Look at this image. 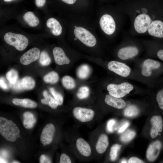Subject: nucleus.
<instances>
[{
	"instance_id": "nucleus-18",
	"label": "nucleus",
	"mask_w": 163,
	"mask_h": 163,
	"mask_svg": "<svg viewBox=\"0 0 163 163\" xmlns=\"http://www.w3.org/2000/svg\"><path fill=\"white\" fill-rule=\"evenodd\" d=\"M76 146L79 152L83 155L88 157L91 153V149L89 144L82 138H78L76 142Z\"/></svg>"
},
{
	"instance_id": "nucleus-19",
	"label": "nucleus",
	"mask_w": 163,
	"mask_h": 163,
	"mask_svg": "<svg viewBox=\"0 0 163 163\" xmlns=\"http://www.w3.org/2000/svg\"><path fill=\"white\" fill-rule=\"evenodd\" d=\"M47 27L50 29L52 34L56 36L60 35L62 32V28L59 22L54 18H50L46 21Z\"/></svg>"
},
{
	"instance_id": "nucleus-17",
	"label": "nucleus",
	"mask_w": 163,
	"mask_h": 163,
	"mask_svg": "<svg viewBox=\"0 0 163 163\" xmlns=\"http://www.w3.org/2000/svg\"><path fill=\"white\" fill-rule=\"evenodd\" d=\"M105 102L108 105L118 109L124 108L126 105L125 101L121 98H118L107 94L104 100Z\"/></svg>"
},
{
	"instance_id": "nucleus-49",
	"label": "nucleus",
	"mask_w": 163,
	"mask_h": 163,
	"mask_svg": "<svg viewBox=\"0 0 163 163\" xmlns=\"http://www.w3.org/2000/svg\"><path fill=\"white\" fill-rule=\"evenodd\" d=\"M77 27L76 26H75V28H76V27Z\"/></svg>"
},
{
	"instance_id": "nucleus-6",
	"label": "nucleus",
	"mask_w": 163,
	"mask_h": 163,
	"mask_svg": "<svg viewBox=\"0 0 163 163\" xmlns=\"http://www.w3.org/2000/svg\"><path fill=\"white\" fill-rule=\"evenodd\" d=\"M72 113L76 119L82 122H86L92 120L95 113L91 109L76 107L74 108Z\"/></svg>"
},
{
	"instance_id": "nucleus-21",
	"label": "nucleus",
	"mask_w": 163,
	"mask_h": 163,
	"mask_svg": "<svg viewBox=\"0 0 163 163\" xmlns=\"http://www.w3.org/2000/svg\"><path fill=\"white\" fill-rule=\"evenodd\" d=\"M21 91L29 90L33 89L35 86V83L31 77L26 76L19 80Z\"/></svg>"
},
{
	"instance_id": "nucleus-11",
	"label": "nucleus",
	"mask_w": 163,
	"mask_h": 163,
	"mask_svg": "<svg viewBox=\"0 0 163 163\" xmlns=\"http://www.w3.org/2000/svg\"><path fill=\"white\" fill-rule=\"evenodd\" d=\"M162 147V143L159 140L151 143L149 145L146 152L147 160L151 162L154 161L158 157Z\"/></svg>"
},
{
	"instance_id": "nucleus-46",
	"label": "nucleus",
	"mask_w": 163,
	"mask_h": 163,
	"mask_svg": "<svg viewBox=\"0 0 163 163\" xmlns=\"http://www.w3.org/2000/svg\"><path fill=\"white\" fill-rule=\"evenodd\" d=\"M65 3L69 5H72L74 4L76 0H61Z\"/></svg>"
},
{
	"instance_id": "nucleus-14",
	"label": "nucleus",
	"mask_w": 163,
	"mask_h": 163,
	"mask_svg": "<svg viewBox=\"0 0 163 163\" xmlns=\"http://www.w3.org/2000/svg\"><path fill=\"white\" fill-rule=\"evenodd\" d=\"M149 34L153 36L163 37V22L156 20L150 23L148 29Z\"/></svg>"
},
{
	"instance_id": "nucleus-38",
	"label": "nucleus",
	"mask_w": 163,
	"mask_h": 163,
	"mask_svg": "<svg viewBox=\"0 0 163 163\" xmlns=\"http://www.w3.org/2000/svg\"><path fill=\"white\" fill-rule=\"evenodd\" d=\"M116 123V120L114 119L109 120L107 123V129L109 132L111 133L113 131V126Z\"/></svg>"
},
{
	"instance_id": "nucleus-2",
	"label": "nucleus",
	"mask_w": 163,
	"mask_h": 163,
	"mask_svg": "<svg viewBox=\"0 0 163 163\" xmlns=\"http://www.w3.org/2000/svg\"><path fill=\"white\" fill-rule=\"evenodd\" d=\"M4 39L8 44L20 51L24 50L28 43V39L24 35L12 32L6 33L4 36Z\"/></svg>"
},
{
	"instance_id": "nucleus-44",
	"label": "nucleus",
	"mask_w": 163,
	"mask_h": 163,
	"mask_svg": "<svg viewBox=\"0 0 163 163\" xmlns=\"http://www.w3.org/2000/svg\"><path fill=\"white\" fill-rule=\"evenodd\" d=\"M0 85L1 88L3 89L6 90L8 89L7 86L2 77L0 78Z\"/></svg>"
},
{
	"instance_id": "nucleus-27",
	"label": "nucleus",
	"mask_w": 163,
	"mask_h": 163,
	"mask_svg": "<svg viewBox=\"0 0 163 163\" xmlns=\"http://www.w3.org/2000/svg\"><path fill=\"white\" fill-rule=\"evenodd\" d=\"M59 80V75L55 71H52L49 72L43 78V80L45 82L50 84L56 83L58 82Z\"/></svg>"
},
{
	"instance_id": "nucleus-45",
	"label": "nucleus",
	"mask_w": 163,
	"mask_h": 163,
	"mask_svg": "<svg viewBox=\"0 0 163 163\" xmlns=\"http://www.w3.org/2000/svg\"><path fill=\"white\" fill-rule=\"evenodd\" d=\"M158 57L163 61V50H161L158 51L157 53Z\"/></svg>"
},
{
	"instance_id": "nucleus-22",
	"label": "nucleus",
	"mask_w": 163,
	"mask_h": 163,
	"mask_svg": "<svg viewBox=\"0 0 163 163\" xmlns=\"http://www.w3.org/2000/svg\"><path fill=\"white\" fill-rule=\"evenodd\" d=\"M23 124L24 127L30 129L32 128L36 121V119L31 113L26 112L23 114Z\"/></svg>"
},
{
	"instance_id": "nucleus-7",
	"label": "nucleus",
	"mask_w": 163,
	"mask_h": 163,
	"mask_svg": "<svg viewBox=\"0 0 163 163\" xmlns=\"http://www.w3.org/2000/svg\"><path fill=\"white\" fill-rule=\"evenodd\" d=\"M151 22V19L148 15L145 14H139L135 20L134 28L137 32L144 33L148 29Z\"/></svg>"
},
{
	"instance_id": "nucleus-29",
	"label": "nucleus",
	"mask_w": 163,
	"mask_h": 163,
	"mask_svg": "<svg viewBox=\"0 0 163 163\" xmlns=\"http://www.w3.org/2000/svg\"><path fill=\"white\" fill-rule=\"evenodd\" d=\"M135 135L136 133L134 131L128 129L121 136L120 140L123 142H127L131 140Z\"/></svg>"
},
{
	"instance_id": "nucleus-39",
	"label": "nucleus",
	"mask_w": 163,
	"mask_h": 163,
	"mask_svg": "<svg viewBox=\"0 0 163 163\" xmlns=\"http://www.w3.org/2000/svg\"><path fill=\"white\" fill-rule=\"evenodd\" d=\"M129 163H144L140 159L136 157H132L130 158L128 161Z\"/></svg>"
},
{
	"instance_id": "nucleus-25",
	"label": "nucleus",
	"mask_w": 163,
	"mask_h": 163,
	"mask_svg": "<svg viewBox=\"0 0 163 163\" xmlns=\"http://www.w3.org/2000/svg\"><path fill=\"white\" fill-rule=\"evenodd\" d=\"M91 72L90 67L87 65L84 64L81 66L77 71V75L80 79H84L87 78Z\"/></svg>"
},
{
	"instance_id": "nucleus-36",
	"label": "nucleus",
	"mask_w": 163,
	"mask_h": 163,
	"mask_svg": "<svg viewBox=\"0 0 163 163\" xmlns=\"http://www.w3.org/2000/svg\"><path fill=\"white\" fill-rule=\"evenodd\" d=\"M156 100L159 107L163 110V88L161 89L157 93Z\"/></svg>"
},
{
	"instance_id": "nucleus-5",
	"label": "nucleus",
	"mask_w": 163,
	"mask_h": 163,
	"mask_svg": "<svg viewBox=\"0 0 163 163\" xmlns=\"http://www.w3.org/2000/svg\"><path fill=\"white\" fill-rule=\"evenodd\" d=\"M107 66L110 70L124 77L128 76L131 72L130 67L128 65L116 61L109 62L107 64Z\"/></svg>"
},
{
	"instance_id": "nucleus-15",
	"label": "nucleus",
	"mask_w": 163,
	"mask_h": 163,
	"mask_svg": "<svg viewBox=\"0 0 163 163\" xmlns=\"http://www.w3.org/2000/svg\"><path fill=\"white\" fill-rule=\"evenodd\" d=\"M138 53V49L134 46H128L120 49L118 51L119 58L122 60H126L136 56Z\"/></svg>"
},
{
	"instance_id": "nucleus-33",
	"label": "nucleus",
	"mask_w": 163,
	"mask_h": 163,
	"mask_svg": "<svg viewBox=\"0 0 163 163\" xmlns=\"http://www.w3.org/2000/svg\"><path fill=\"white\" fill-rule=\"evenodd\" d=\"M121 146V145L115 144L111 147L110 152V155L112 161H114L116 159L117 156L118 152Z\"/></svg>"
},
{
	"instance_id": "nucleus-26",
	"label": "nucleus",
	"mask_w": 163,
	"mask_h": 163,
	"mask_svg": "<svg viewBox=\"0 0 163 163\" xmlns=\"http://www.w3.org/2000/svg\"><path fill=\"white\" fill-rule=\"evenodd\" d=\"M62 83L63 86L66 89L71 90L74 88L76 86L74 79L71 76L66 75L62 79Z\"/></svg>"
},
{
	"instance_id": "nucleus-30",
	"label": "nucleus",
	"mask_w": 163,
	"mask_h": 163,
	"mask_svg": "<svg viewBox=\"0 0 163 163\" xmlns=\"http://www.w3.org/2000/svg\"><path fill=\"white\" fill-rule=\"evenodd\" d=\"M90 91L89 88L87 86H82L78 90L76 95L80 99H83L88 97Z\"/></svg>"
},
{
	"instance_id": "nucleus-34",
	"label": "nucleus",
	"mask_w": 163,
	"mask_h": 163,
	"mask_svg": "<svg viewBox=\"0 0 163 163\" xmlns=\"http://www.w3.org/2000/svg\"><path fill=\"white\" fill-rule=\"evenodd\" d=\"M50 91L54 97L55 99L57 102L58 105H61L63 101V98L62 95L59 92L56 91L53 88H50Z\"/></svg>"
},
{
	"instance_id": "nucleus-48",
	"label": "nucleus",
	"mask_w": 163,
	"mask_h": 163,
	"mask_svg": "<svg viewBox=\"0 0 163 163\" xmlns=\"http://www.w3.org/2000/svg\"><path fill=\"white\" fill-rule=\"evenodd\" d=\"M5 2H8L10 1H11L12 0H3Z\"/></svg>"
},
{
	"instance_id": "nucleus-43",
	"label": "nucleus",
	"mask_w": 163,
	"mask_h": 163,
	"mask_svg": "<svg viewBox=\"0 0 163 163\" xmlns=\"http://www.w3.org/2000/svg\"><path fill=\"white\" fill-rule=\"evenodd\" d=\"M46 0H35V4L38 7H41L45 4Z\"/></svg>"
},
{
	"instance_id": "nucleus-20",
	"label": "nucleus",
	"mask_w": 163,
	"mask_h": 163,
	"mask_svg": "<svg viewBox=\"0 0 163 163\" xmlns=\"http://www.w3.org/2000/svg\"><path fill=\"white\" fill-rule=\"evenodd\" d=\"M109 145V141L107 136L105 134H101L99 137L96 145V149L99 154L104 153Z\"/></svg>"
},
{
	"instance_id": "nucleus-12",
	"label": "nucleus",
	"mask_w": 163,
	"mask_h": 163,
	"mask_svg": "<svg viewBox=\"0 0 163 163\" xmlns=\"http://www.w3.org/2000/svg\"><path fill=\"white\" fill-rule=\"evenodd\" d=\"M161 66L159 62L151 59H147L143 62L141 69L143 76L149 77L152 74V70L159 68Z\"/></svg>"
},
{
	"instance_id": "nucleus-42",
	"label": "nucleus",
	"mask_w": 163,
	"mask_h": 163,
	"mask_svg": "<svg viewBox=\"0 0 163 163\" xmlns=\"http://www.w3.org/2000/svg\"><path fill=\"white\" fill-rule=\"evenodd\" d=\"M40 163H51L50 161L46 156L44 155H41L40 157Z\"/></svg>"
},
{
	"instance_id": "nucleus-4",
	"label": "nucleus",
	"mask_w": 163,
	"mask_h": 163,
	"mask_svg": "<svg viewBox=\"0 0 163 163\" xmlns=\"http://www.w3.org/2000/svg\"><path fill=\"white\" fill-rule=\"evenodd\" d=\"M76 37L86 46L93 47L96 44V39L90 31L82 27H77L74 31Z\"/></svg>"
},
{
	"instance_id": "nucleus-23",
	"label": "nucleus",
	"mask_w": 163,
	"mask_h": 163,
	"mask_svg": "<svg viewBox=\"0 0 163 163\" xmlns=\"http://www.w3.org/2000/svg\"><path fill=\"white\" fill-rule=\"evenodd\" d=\"M23 18L29 26L32 27H36L39 23V19L31 11L25 13L23 16Z\"/></svg>"
},
{
	"instance_id": "nucleus-16",
	"label": "nucleus",
	"mask_w": 163,
	"mask_h": 163,
	"mask_svg": "<svg viewBox=\"0 0 163 163\" xmlns=\"http://www.w3.org/2000/svg\"><path fill=\"white\" fill-rule=\"evenodd\" d=\"M55 63L59 65L69 63L70 60L65 54L63 50L59 47H55L53 51Z\"/></svg>"
},
{
	"instance_id": "nucleus-24",
	"label": "nucleus",
	"mask_w": 163,
	"mask_h": 163,
	"mask_svg": "<svg viewBox=\"0 0 163 163\" xmlns=\"http://www.w3.org/2000/svg\"><path fill=\"white\" fill-rule=\"evenodd\" d=\"M43 95L44 98L42 99L41 100L42 104L48 105L53 109L57 108L59 105L55 99L49 94L47 91H43Z\"/></svg>"
},
{
	"instance_id": "nucleus-8",
	"label": "nucleus",
	"mask_w": 163,
	"mask_h": 163,
	"mask_svg": "<svg viewBox=\"0 0 163 163\" xmlns=\"http://www.w3.org/2000/svg\"><path fill=\"white\" fill-rule=\"evenodd\" d=\"M99 24L101 29L106 34L111 35L114 32L115 23L111 15L108 14L103 15L100 18Z\"/></svg>"
},
{
	"instance_id": "nucleus-40",
	"label": "nucleus",
	"mask_w": 163,
	"mask_h": 163,
	"mask_svg": "<svg viewBox=\"0 0 163 163\" xmlns=\"http://www.w3.org/2000/svg\"><path fill=\"white\" fill-rule=\"evenodd\" d=\"M23 101V99L14 98L12 100L13 103L17 106H22Z\"/></svg>"
},
{
	"instance_id": "nucleus-32",
	"label": "nucleus",
	"mask_w": 163,
	"mask_h": 163,
	"mask_svg": "<svg viewBox=\"0 0 163 163\" xmlns=\"http://www.w3.org/2000/svg\"><path fill=\"white\" fill-rule=\"evenodd\" d=\"M6 77L11 84H14L18 80V73L16 70L12 69L7 72L6 74Z\"/></svg>"
},
{
	"instance_id": "nucleus-35",
	"label": "nucleus",
	"mask_w": 163,
	"mask_h": 163,
	"mask_svg": "<svg viewBox=\"0 0 163 163\" xmlns=\"http://www.w3.org/2000/svg\"><path fill=\"white\" fill-rule=\"evenodd\" d=\"M37 106L36 102L30 99L25 98L23 99V101L21 107L27 108H33Z\"/></svg>"
},
{
	"instance_id": "nucleus-10",
	"label": "nucleus",
	"mask_w": 163,
	"mask_h": 163,
	"mask_svg": "<svg viewBox=\"0 0 163 163\" xmlns=\"http://www.w3.org/2000/svg\"><path fill=\"white\" fill-rule=\"evenodd\" d=\"M40 51L36 47L32 48L24 53L21 57L20 62L23 65H27L37 60L40 55Z\"/></svg>"
},
{
	"instance_id": "nucleus-31",
	"label": "nucleus",
	"mask_w": 163,
	"mask_h": 163,
	"mask_svg": "<svg viewBox=\"0 0 163 163\" xmlns=\"http://www.w3.org/2000/svg\"><path fill=\"white\" fill-rule=\"evenodd\" d=\"M39 61L40 65L43 66H47L50 64L51 59L46 52L43 51L41 53Z\"/></svg>"
},
{
	"instance_id": "nucleus-1",
	"label": "nucleus",
	"mask_w": 163,
	"mask_h": 163,
	"mask_svg": "<svg viewBox=\"0 0 163 163\" xmlns=\"http://www.w3.org/2000/svg\"><path fill=\"white\" fill-rule=\"evenodd\" d=\"M0 133L7 140L14 142L19 138L20 130L12 120L3 117H0Z\"/></svg>"
},
{
	"instance_id": "nucleus-13",
	"label": "nucleus",
	"mask_w": 163,
	"mask_h": 163,
	"mask_svg": "<svg viewBox=\"0 0 163 163\" xmlns=\"http://www.w3.org/2000/svg\"><path fill=\"white\" fill-rule=\"evenodd\" d=\"M152 128L150 135L152 138L156 137L159 133L161 132L163 128V121L161 116L155 115L153 116L150 120Z\"/></svg>"
},
{
	"instance_id": "nucleus-41",
	"label": "nucleus",
	"mask_w": 163,
	"mask_h": 163,
	"mask_svg": "<svg viewBox=\"0 0 163 163\" xmlns=\"http://www.w3.org/2000/svg\"><path fill=\"white\" fill-rule=\"evenodd\" d=\"M129 125V123L128 122H126L118 130L119 133H121L124 131Z\"/></svg>"
},
{
	"instance_id": "nucleus-3",
	"label": "nucleus",
	"mask_w": 163,
	"mask_h": 163,
	"mask_svg": "<svg viewBox=\"0 0 163 163\" xmlns=\"http://www.w3.org/2000/svg\"><path fill=\"white\" fill-rule=\"evenodd\" d=\"M133 88V85L127 82H123L119 84H110L107 87L110 95L121 98L128 94Z\"/></svg>"
},
{
	"instance_id": "nucleus-37",
	"label": "nucleus",
	"mask_w": 163,
	"mask_h": 163,
	"mask_svg": "<svg viewBox=\"0 0 163 163\" xmlns=\"http://www.w3.org/2000/svg\"><path fill=\"white\" fill-rule=\"evenodd\" d=\"M60 163H71V161L69 157L66 154L62 153L60 157Z\"/></svg>"
},
{
	"instance_id": "nucleus-47",
	"label": "nucleus",
	"mask_w": 163,
	"mask_h": 163,
	"mask_svg": "<svg viewBox=\"0 0 163 163\" xmlns=\"http://www.w3.org/2000/svg\"><path fill=\"white\" fill-rule=\"evenodd\" d=\"M121 163H127V161L125 159H123L121 161Z\"/></svg>"
},
{
	"instance_id": "nucleus-9",
	"label": "nucleus",
	"mask_w": 163,
	"mask_h": 163,
	"mask_svg": "<svg viewBox=\"0 0 163 163\" xmlns=\"http://www.w3.org/2000/svg\"><path fill=\"white\" fill-rule=\"evenodd\" d=\"M55 132V127L49 123L44 127L40 136V141L43 146L50 144L52 141Z\"/></svg>"
},
{
	"instance_id": "nucleus-28",
	"label": "nucleus",
	"mask_w": 163,
	"mask_h": 163,
	"mask_svg": "<svg viewBox=\"0 0 163 163\" xmlns=\"http://www.w3.org/2000/svg\"><path fill=\"white\" fill-rule=\"evenodd\" d=\"M139 112V109L137 107L132 105L129 106L125 110L124 114L126 117H133L137 115Z\"/></svg>"
}]
</instances>
